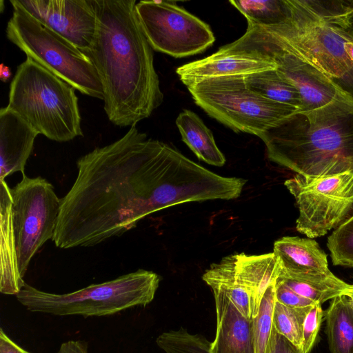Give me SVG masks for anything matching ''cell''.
I'll return each mask as SVG.
<instances>
[{"label": "cell", "mask_w": 353, "mask_h": 353, "mask_svg": "<svg viewBox=\"0 0 353 353\" xmlns=\"http://www.w3.org/2000/svg\"><path fill=\"white\" fill-rule=\"evenodd\" d=\"M77 176L61 199L52 241L91 247L123 235L145 216L178 204L206 201L210 171L136 125L117 141L77 161Z\"/></svg>", "instance_id": "6da1fadb"}, {"label": "cell", "mask_w": 353, "mask_h": 353, "mask_svg": "<svg viewBox=\"0 0 353 353\" xmlns=\"http://www.w3.org/2000/svg\"><path fill=\"white\" fill-rule=\"evenodd\" d=\"M97 26L82 51L100 79L104 110L119 127L137 125L163 101L153 49L139 23L135 0H92Z\"/></svg>", "instance_id": "7a4b0ae2"}, {"label": "cell", "mask_w": 353, "mask_h": 353, "mask_svg": "<svg viewBox=\"0 0 353 353\" xmlns=\"http://www.w3.org/2000/svg\"><path fill=\"white\" fill-rule=\"evenodd\" d=\"M259 138L270 161L296 174H353V98L344 92L321 108L294 113Z\"/></svg>", "instance_id": "3957f363"}, {"label": "cell", "mask_w": 353, "mask_h": 353, "mask_svg": "<svg viewBox=\"0 0 353 353\" xmlns=\"http://www.w3.org/2000/svg\"><path fill=\"white\" fill-rule=\"evenodd\" d=\"M284 22L262 28L283 51L310 64L335 83L350 70L345 50L353 1L286 0Z\"/></svg>", "instance_id": "277c9868"}, {"label": "cell", "mask_w": 353, "mask_h": 353, "mask_svg": "<svg viewBox=\"0 0 353 353\" xmlns=\"http://www.w3.org/2000/svg\"><path fill=\"white\" fill-rule=\"evenodd\" d=\"M75 90L26 57L10 85L7 108L48 139L70 141L83 136Z\"/></svg>", "instance_id": "5b68a950"}, {"label": "cell", "mask_w": 353, "mask_h": 353, "mask_svg": "<svg viewBox=\"0 0 353 353\" xmlns=\"http://www.w3.org/2000/svg\"><path fill=\"white\" fill-rule=\"evenodd\" d=\"M161 278L152 271L139 269L103 283L92 284L66 294L40 290L25 283L15 296L28 311L55 316L114 315L152 301Z\"/></svg>", "instance_id": "8992f818"}, {"label": "cell", "mask_w": 353, "mask_h": 353, "mask_svg": "<svg viewBox=\"0 0 353 353\" xmlns=\"http://www.w3.org/2000/svg\"><path fill=\"white\" fill-rule=\"evenodd\" d=\"M186 86L194 103L210 117L235 132L259 137L297 112L252 90L244 76L203 79Z\"/></svg>", "instance_id": "52a82bcc"}, {"label": "cell", "mask_w": 353, "mask_h": 353, "mask_svg": "<svg viewBox=\"0 0 353 353\" xmlns=\"http://www.w3.org/2000/svg\"><path fill=\"white\" fill-rule=\"evenodd\" d=\"M12 17L6 37L26 57L71 85L81 94L103 101L102 85L90 59L77 46L44 27L18 4L10 0Z\"/></svg>", "instance_id": "ba28073f"}, {"label": "cell", "mask_w": 353, "mask_h": 353, "mask_svg": "<svg viewBox=\"0 0 353 353\" xmlns=\"http://www.w3.org/2000/svg\"><path fill=\"white\" fill-rule=\"evenodd\" d=\"M10 192L18 268L23 278L33 256L54 236L61 199L46 179L24 174Z\"/></svg>", "instance_id": "9c48e42d"}, {"label": "cell", "mask_w": 353, "mask_h": 353, "mask_svg": "<svg viewBox=\"0 0 353 353\" xmlns=\"http://www.w3.org/2000/svg\"><path fill=\"white\" fill-rule=\"evenodd\" d=\"M299 215L296 228L308 238L326 234L353 214V174L324 177L296 174L285 181Z\"/></svg>", "instance_id": "30bf717a"}, {"label": "cell", "mask_w": 353, "mask_h": 353, "mask_svg": "<svg viewBox=\"0 0 353 353\" xmlns=\"http://www.w3.org/2000/svg\"><path fill=\"white\" fill-rule=\"evenodd\" d=\"M135 9L154 50L182 58L202 53L214 43L210 26L174 1H140Z\"/></svg>", "instance_id": "8fae6325"}, {"label": "cell", "mask_w": 353, "mask_h": 353, "mask_svg": "<svg viewBox=\"0 0 353 353\" xmlns=\"http://www.w3.org/2000/svg\"><path fill=\"white\" fill-rule=\"evenodd\" d=\"M44 27L82 51L93 42L97 26L92 0H17Z\"/></svg>", "instance_id": "7c38bea8"}, {"label": "cell", "mask_w": 353, "mask_h": 353, "mask_svg": "<svg viewBox=\"0 0 353 353\" xmlns=\"http://www.w3.org/2000/svg\"><path fill=\"white\" fill-rule=\"evenodd\" d=\"M276 68V64L268 57L229 43L205 58L179 67L176 72L186 85L203 79L245 77Z\"/></svg>", "instance_id": "4fadbf2b"}, {"label": "cell", "mask_w": 353, "mask_h": 353, "mask_svg": "<svg viewBox=\"0 0 353 353\" xmlns=\"http://www.w3.org/2000/svg\"><path fill=\"white\" fill-rule=\"evenodd\" d=\"M273 252L280 265L279 274L307 282H319L334 276L328 268L327 255L311 238L284 236L274 243Z\"/></svg>", "instance_id": "5bb4252c"}, {"label": "cell", "mask_w": 353, "mask_h": 353, "mask_svg": "<svg viewBox=\"0 0 353 353\" xmlns=\"http://www.w3.org/2000/svg\"><path fill=\"white\" fill-rule=\"evenodd\" d=\"M214 294L216 329L210 353H254L252 319L245 317L222 290Z\"/></svg>", "instance_id": "9a60e30c"}, {"label": "cell", "mask_w": 353, "mask_h": 353, "mask_svg": "<svg viewBox=\"0 0 353 353\" xmlns=\"http://www.w3.org/2000/svg\"><path fill=\"white\" fill-rule=\"evenodd\" d=\"M39 134L18 114L0 110V181L16 172L24 174L37 136Z\"/></svg>", "instance_id": "2e32d148"}, {"label": "cell", "mask_w": 353, "mask_h": 353, "mask_svg": "<svg viewBox=\"0 0 353 353\" xmlns=\"http://www.w3.org/2000/svg\"><path fill=\"white\" fill-rule=\"evenodd\" d=\"M10 190L6 180L0 181V292L16 296L26 283L18 268Z\"/></svg>", "instance_id": "e0dca14e"}, {"label": "cell", "mask_w": 353, "mask_h": 353, "mask_svg": "<svg viewBox=\"0 0 353 353\" xmlns=\"http://www.w3.org/2000/svg\"><path fill=\"white\" fill-rule=\"evenodd\" d=\"M279 272L280 265L274 252L259 255L237 254V274L250 294L252 319L258 314L265 292L276 281Z\"/></svg>", "instance_id": "ac0fdd59"}, {"label": "cell", "mask_w": 353, "mask_h": 353, "mask_svg": "<svg viewBox=\"0 0 353 353\" xmlns=\"http://www.w3.org/2000/svg\"><path fill=\"white\" fill-rule=\"evenodd\" d=\"M202 279L212 289L217 288L225 292L245 317L252 319L250 296L237 274V254L212 264Z\"/></svg>", "instance_id": "d6986e66"}, {"label": "cell", "mask_w": 353, "mask_h": 353, "mask_svg": "<svg viewBox=\"0 0 353 353\" xmlns=\"http://www.w3.org/2000/svg\"><path fill=\"white\" fill-rule=\"evenodd\" d=\"M176 125L182 141L199 159L214 166L225 164V158L216 145L212 131L196 113L183 110L176 119Z\"/></svg>", "instance_id": "ffe728a7"}, {"label": "cell", "mask_w": 353, "mask_h": 353, "mask_svg": "<svg viewBox=\"0 0 353 353\" xmlns=\"http://www.w3.org/2000/svg\"><path fill=\"white\" fill-rule=\"evenodd\" d=\"M331 353H353V303L346 295L332 299L325 312Z\"/></svg>", "instance_id": "44dd1931"}, {"label": "cell", "mask_w": 353, "mask_h": 353, "mask_svg": "<svg viewBox=\"0 0 353 353\" xmlns=\"http://www.w3.org/2000/svg\"><path fill=\"white\" fill-rule=\"evenodd\" d=\"M247 85L263 97L297 109L302 101L297 89L276 69L256 72L245 76Z\"/></svg>", "instance_id": "7402d4cb"}, {"label": "cell", "mask_w": 353, "mask_h": 353, "mask_svg": "<svg viewBox=\"0 0 353 353\" xmlns=\"http://www.w3.org/2000/svg\"><path fill=\"white\" fill-rule=\"evenodd\" d=\"M230 3L246 18L249 26L274 27L284 22L287 17L286 0H234Z\"/></svg>", "instance_id": "603a6c76"}, {"label": "cell", "mask_w": 353, "mask_h": 353, "mask_svg": "<svg viewBox=\"0 0 353 353\" xmlns=\"http://www.w3.org/2000/svg\"><path fill=\"white\" fill-rule=\"evenodd\" d=\"M276 280L299 295L321 305L339 296H347L352 288V285L346 283L336 276L324 281L307 282L293 279L279 274Z\"/></svg>", "instance_id": "cb8c5ba5"}, {"label": "cell", "mask_w": 353, "mask_h": 353, "mask_svg": "<svg viewBox=\"0 0 353 353\" xmlns=\"http://www.w3.org/2000/svg\"><path fill=\"white\" fill-rule=\"evenodd\" d=\"M312 306L294 308L276 300L273 311L274 327L293 344L302 348L304 321Z\"/></svg>", "instance_id": "d4e9b609"}, {"label": "cell", "mask_w": 353, "mask_h": 353, "mask_svg": "<svg viewBox=\"0 0 353 353\" xmlns=\"http://www.w3.org/2000/svg\"><path fill=\"white\" fill-rule=\"evenodd\" d=\"M275 283H271L267 288L258 314L252 319L254 353H268L276 301Z\"/></svg>", "instance_id": "484cf974"}, {"label": "cell", "mask_w": 353, "mask_h": 353, "mask_svg": "<svg viewBox=\"0 0 353 353\" xmlns=\"http://www.w3.org/2000/svg\"><path fill=\"white\" fill-rule=\"evenodd\" d=\"M156 342L165 353H210L211 342L201 334L189 333L183 327L163 332Z\"/></svg>", "instance_id": "4316f807"}, {"label": "cell", "mask_w": 353, "mask_h": 353, "mask_svg": "<svg viewBox=\"0 0 353 353\" xmlns=\"http://www.w3.org/2000/svg\"><path fill=\"white\" fill-rule=\"evenodd\" d=\"M327 246L333 265L353 268V214L328 236Z\"/></svg>", "instance_id": "83f0119b"}, {"label": "cell", "mask_w": 353, "mask_h": 353, "mask_svg": "<svg viewBox=\"0 0 353 353\" xmlns=\"http://www.w3.org/2000/svg\"><path fill=\"white\" fill-rule=\"evenodd\" d=\"M323 316L321 305L316 303L308 312L303 325L302 349L310 353L315 343Z\"/></svg>", "instance_id": "f1b7e54d"}, {"label": "cell", "mask_w": 353, "mask_h": 353, "mask_svg": "<svg viewBox=\"0 0 353 353\" xmlns=\"http://www.w3.org/2000/svg\"><path fill=\"white\" fill-rule=\"evenodd\" d=\"M275 293L277 301L290 307H305L316 304L315 302L299 295L278 280H276L275 283Z\"/></svg>", "instance_id": "f546056e"}, {"label": "cell", "mask_w": 353, "mask_h": 353, "mask_svg": "<svg viewBox=\"0 0 353 353\" xmlns=\"http://www.w3.org/2000/svg\"><path fill=\"white\" fill-rule=\"evenodd\" d=\"M352 25V23L347 32V39L345 43V52L350 60V70L336 83L353 98V30Z\"/></svg>", "instance_id": "4dcf8cb0"}, {"label": "cell", "mask_w": 353, "mask_h": 353, "mask_svg": "<svg viewBox=\"0 0 353 353\" xmlns=\"http://www.w3.org/2000/svg\"><path fill=\"white\" fill-rule=\"evenodd\" d=\"M268 353H304L303 349L293 344L272 326Z\"/></svg>", "instance_id": "1f68e13d"}, {"label": "cell", "mask_w": 353, "mask_h": 353, "mask_svg": "<svg viewBox=\"0 0 353 353\" xmlns=\"http://www.w3.org/2000/svg\"><path fill=\"white\" fill-rule=\"evenodd\" d=\"M0 353H31L13 341L4 332L0 329Z\"/></svg>", "instance_id": "d6a6232c"}, {"label": "cell", "mask_w": 353, "mask_h": 353, "mask_svg": "<svg viewBox=\"0 0 353 353\" xmlns=\"http://www.w3.org/2000/svg\"><path fill=\"white\" fill-rule=\"evenodd\" d=\"M57 353H88V343L82 340L63 342Z\"/></svg>", "instance_id": "836d02e7"}, {"label": "cell", "mask_w": 353, "mask_h": 353, "mask_svg": "<svg viewBox=\"0 0 353 353\" xmlns=\"http://www.w3.org/2000/svg\"><path fill=\"white\" fill-rule=\"evenodd\" d=\"M12 76L10 68L1 63L0 65V79L3 82H7L10 80Z\"/></svg>", "instance_id": "e575fe53"}, {"label": "cell", "mask_w": 353, "mask_h": 353, "mask_svg": "<svg viewBox=\"0 0 353 353\" xmlns=\"http://www.w3.org/2000/svg\"><path fill=\"white\" fill-rule=\"evenodd\" d=\"M347 296L351 299V301L353 303V285H352V288Z\"/></svg>", "instance_id": "d590c367"}, {"label": "cell", "mask_w": 353, "mask_h": 353, "mask_svg": "<svg viewBox=\"0 0 353 353\" xmlns=\"http://www.w3.org/2000/svg\"><path fill=\"white\" fill-rule=\"evenodd\" d=\"M352 29H353V22H352Z\"/></svg>", "instance_id": "8d00e7d4"}]
</instances>
